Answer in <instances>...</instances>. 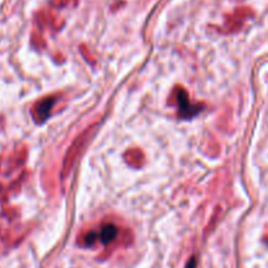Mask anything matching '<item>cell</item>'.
I'll return each instance as SVG.
<instances>
[{
  "instance_id": "1",
  "label": "cell",
  "mask_w": 268,
  "mask_h": 268,
  "mask_svg": "<svg viewBox=\"0 0 268 268\" xmlns=\"http://www.w3.org/2000/svg\"><path fill=\"white\" fill-rule=\"evenodd\" d=\"M97 128H98V124L97 123L89 126L83 134H80V135L75 139L72 145L69 147L68 152H67V155H66L63 161V169H62V177H63V178H67V177H68V174L71 173V170H72L73 165L76 164V161L79 160V156L81 155V152L84 151V148L87 147L89 140L94 136V132L97 131Z\"/></svg>"
},
{
  "instance_id": "2",
  "label": "cell",
  "mask_w": 268,
  "mask_h": 268,
  "mask_svg": "<svg viewBox=\"0 0 268 268\" xmlns=\"http://www.w3.org/2000/svg\"><path fill=\"white\" fill-rule=\"evenodd\" d=\"M118 228L114 224H105L98 233L89 232L83 237V245L84 246H92L96 244V241L98 240L104 245H109L114 242L118 237Z\"/></svg>"
},
{
  "instance_id": "3",
  "label": "cell",
  "mask_w": 268,
  "mask_h": 268,
  "mask_svg": "<svg viewBox=\"0 0 268 268\" xmlns=\"http://www.w3.org/2000/svg\"><path fill=\"white\" fill-rule=\"evenodd\" d=\"M55 97H47V98H44L42 101H40L38 104L36 105L34 108V119L37 122H44L48 118L50 115V112H51L52 106L55 104Z\"/></svg>"
},
{
  "instance_id": "4",
  "label": "cell",
  "mask_w": 268,
  "mask_h": 268,
  "mask_svg": "<svg viewBox=\"0 0 268 268\" xmlns=\"http://www.w3.org/2000/svg\"><path fill=\"white\" fill-rule=\"evenodd\" d=\"M178 101H179L180 104V109H179V114L183 116H190L192 112H196L195 108H192L190 102H188V97L186 96V93L182 92L178 96Z\"/></svg>"
},
{
  "instance_id": "5",
  "label": "cell",
  "mask_w": 268,
  "mask_h": 268,
  "mask_svg": "<svg viewBox=\"0 0 268 268\" xmlns=\"http://www.w3.org/2000/svg\"><path fill=\"white\" fill-rule=\"evenodd\" d=\"M186 268H195V259H194V258H192V259L188 262L187 267Z\"/></svg>"
}]
</instances>
